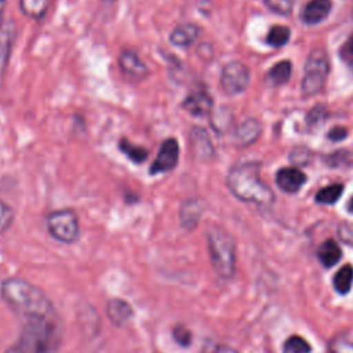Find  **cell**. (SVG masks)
Masks as SVG:
<instances>
[{
  "mask_svg": "<svg viewBox=\"0 0 353 353\" xmlns=\"http://www.w3.org/2000/svg\"><path fill=\"white\" fill-rule=\"evenodd\" d=\"M3 299L18 313L28 317H57L54 306L47 295L32 283L10 277L1 283Z\"/></svg>",
  "mask_w": 353,
  "mask_h": 353,
  "instance_id": "cell-1",
  "label": "cell"
},
{
  "mask_svg": "<svg viewBox=\"0 0 353 353\" xmlns=\"http://www.w3.org/2000/svg\"><path fill=\"white\" fill-rule=\"evenodd\" d=\"M229 190L239 200L270 205L274 201L273 192L259 179V164L241 163L234 165L226 179Z\"/></svg>",
  "mask_w": 353,
  "mask_h": 353,
  "instance_id": "cell-2",
  "label": "cell"
},
{
  "mask_svg": "<svg viewBox=\"0 0 353 353\" xmlns=\"http://www.w3.org/2000/svg\"><path fill=\"white\" fill-rule=\"evenodd\" d=\"M57 345V317H28L15 347L18 353H54Z\"/></svg>",
  "mask_w": 353,
  "mask_h": 353,
  "instance_id": "cell-3",
  "label": "cell"
},
{
  "mask_svg": "<svg viewBox=\"0 0 353 353\" xmlns=\"http://www.w3.org/2000/svg\"><path fill=\"white\" fill-rule=\"evenodd\" d=\"M210 259L214 270L222 279H230L236 270V245L222 229L212 228L207 233Z\"/></svg>",
  "mask_w": 353,
  "mask_h": 353,
  "instance_id": "cell-4",
  "label": "cell"
},
{
  "mask_svg": "<svg viewBox=\"0 0 353 353\" xmlns=\"http://www.w3.org/2000/svg\"><path fill=\"white\" fill-rule=\"evenodd\" d=\"M46 222L48 233L61 243L72 244L80 237L79 218L70 208H62L50 212Z\"/></svg>",
  "mask_w": 353,
  "mask_h": 353,
  "instance_id": "cell-5",
  "label": "cell"
},
{
  "mask_svg": "<svg viewBox=\"0 0 353 353\" xmlns=\"http://www.w3.org/2000/svg\"><path fill=\"white\" fill-rule=\"evenodd\" d=\"M330 63L327 54L323 50H314L309 55L305 65V74L302 80V91L305 95L317 94L327 79Z\"/></svg>",
  "mask_w": 353,
  "mask_h": 353,
  "instance_id": "cell-6",
  "label": "cell"
},
{
  "mask_svg": "<svg viewBox=\"0 0 353 353\" xmlns=\"http://www.w3.org/2000/svg\"><path fill=\"white\" fill-rule=\"evenodd\" d=\"M221 88L228 95H237L243 92L250 81V72L240 61L226 63L221 72Z\"/></svg>",
  "mask_w": 353,
  "mask_h": 353,
  "instance_id": "cell-7",
  "label": "cell"
},
{
  "mask_svg": "<svg viewBox=\"0 0 353 353\" xmlns=\"http://www.w3.org/2000/svg\"><path fill=\"white\" fill-rule=\"evenodd\" d=\"M179 160V145L178 141L172 137L164 139L160 145V149L150 164L149 174L157 175V174H167L172 171Z\"/></svg>",
  "mask_w": 353,
  "mask_h": 353,
  "instance_id": "cell-8",
  "label": "cell"
},
{
  "mask_svg": "<svg viewBox=\"0 0 353 353\" xmlns=\"http://www.w3.org/2000/svg\"><path fill=\"white\" fill-rule=\"evenodd\" d=\"M182 109L194 117H204L212 112L214 101L211 95L204 90L190 92L181 103Z\"/></svg>",
  "mask_w": 353,
  "mask_h": 353,
  "instance_id": "cell-9",
  "label": "cell"
},
{
  "mask_svg": "<svg viewBox=\"0 0 353 353\" xmlns=\"http://www.w3.org/2000/svg\"><path fill=\"white\" fill-rule=\"evenodd\" d=\"M119 66L121 72L134 80H142L148 76L149 69L134 50H124L119 55Z\"/></svg>",
  "mask_w": 353,
  "mask_h": 353,
  "instance_id": "cell-10",
  "label": "cell"
},
{
  "mask_svg": "<svg viewBox=\"0 0 353 353\" xmlns=\"http://www.w3.org/2000/svg\"><path fill=\"white\" fill-rule=\"evenodd\" d=\"M15 37H17V28L14 21L11 19L4 21V23L0 28V79L6 72Z\"/></svg>",
  "mask_w": 353,
  "mask_h": 353,
  "instance_id": "cell-11",
  "label": "cell"
},
{
  "mask_svg": "<svg viewBox=\"0 0 353 353\" xmlns=\"http://www.w3.org/2000/svg\"><path fill=\"white\" fill-rule=\"evenodd\" d=\"M106 314L114 325L123 327L130 323L134 316V310L127 301L121 298H112L106 303Z\"/></svg>",
  "mask_w": 353,
  "mask_h": 353,
  "instance_id": "cell-12",
  "label": "cell"
},
{
  "mask_svg": "<svg viewBox=\"0 0 353 353\" xmlns=\"http://www.w3.org/2000/svg\"><path fill=\"white\" fill-rule=\"evenodd\" d=\"M277 186L287 193H296L306 182V175L298 168H281L276 175Z\"/></svg>",
  "mask_w": 353,
  "mask_h": 353,
  "instance_id": "cell-13",
  "label": "cell"
},
{
  "mask_svg": "<svg viewBox=\"0 0 353 353\" xmlns=\"http://www.w3.org/2000/svg\"><path fill=\"white\" fill-rule=\"evenodd\" d=\"M199 26L192 23V22H183L176 25L172 32L170 33V43L175 47H181V48H186L189 46H192L196 39L199 37Z\"/></svg>",
  "mask_w": 353,
  "mask_h": 353,
  "instance_id": "cell-14",
  "label": "cell"
},
{
  "mask_svg": "<svg viewBox=\"0 0 353 353\" xmlns=\"http://www.w3.org/2000/svg\"><path fill=\"white\" fill-rule=\"evenodd\" d=\"M201 212H203V207L199 200L189 199L183 201L179 210V221L182 228H185L186 230H193L199 223Z\"/></svg>",
  "mask_w": 353,
  "mask_h": 353,
  "instance_id": "cell-15",
  "label": "cell"
},
{
  "mask_svg": "<svg viewBox=\"0 0 353 353\" xmlns=\"http://www.w3.org/2000/svg\"><path fill=\"white\" fill-rule=\"evenodd\" d=\"M331 0H310L302 11V19L310 25L319 23L325 19L328 12L331 11Z\"/></svg>",
  "mask_w": 353,
  "mask_h": 353,
  "instance_id": "cell-16",
  "label": "cell"
},
{
  "mask_svg": "<svg viewBox=\"0 0 353 353\" xmlns=\"http://www.w3.org/2000/svg\"><path fill=\"white\" fill-rule=\"evenodd\" d=\"M190 141H192V150H193L196 157L210 159L214 154L211 141H210V138H208V135L204 130L197 128V127L193 128L192 135H190Z\"/></svg>",
  "mask_w": 353,
  "mask_h": 353,
  "instance_id": "cell-17",
  "label": "cell"
},
{
  "mask_svg": "<svg viewBox=\"0 0 353 353\" xmlns=\"http://www.w3.org/2000/svg\"><path fill=\"white\" fill-rule=\"evenodd\" d=\"M317 256L319 261L325 266V268H331L334 265H336L341 261L342 256V251L339 248V245L334 241V240H325L317 251Z\"/></svg>",
  "mask_w": 353,
  "mask_h": 353,
  "instance_id": "cell-18",
  "label": "cell"
},
{
  "mask_svg": "<svg viewBox=\"0 0 353 353\" xmlns=\"http://www.w3.org/2000/svg\"><path fill=\"white\" fill-rule=\"evenodd\" d=\"M50 7V0H19L22 14L30 19L40 21L44 18Z\"/></svg>",
  "mask_w": 353,
  "mask_h": 353,
  "instance_id": "cell-19",
  "label": "cell"
},
{
  "mask_svg": "<svg viewBox=\"0 0 353 353\" xmlns=\"http://www.w3.org/2000/svg\"><path fill=\"white\" fill-rule=\"evenodd\" d=\"M119 149L123 154H125L135 164L145 163L149 156V152L146 148L138 146V145L132 143L131 141H128L127 138H123L119 141Z\"/></svg>",
  "mask_w": 353,
  "mask_h": 353,
  "instance_id": "cell-20",
  "label": "cell"
},
{
  "mask_svg": "<svg viewBox=\"0 0 353 353\" xmlns=\"http://www.w3.org/2000/svg\"><path fill=\"white\" fill-rule=\"evenodd\" d=\"M261 132V124L255 119H247L239 128H237V139L243 145H248L254 142Z\"/></svg>",
  "mask_w": 353,
  "mask_h": 353,
  "instance_id": "cell-21",
  "label": "cell"
},
{
  "mask_svg": "<svg viewBox=\"0 0 353 353\" xmlns=\"http://www.w3.org/2000/svg\"><path fill=\"white\" fill-rule=\"evenodd\" d=\"M352 283H353V268L350 265H345L342 266L334 276L332 284L334 288L336 290V292L345 295L350 291L352 288Z\"/></svg>",
  "mask_w": 353,
  "mask_h": 353,
  "instance_id": "cell-22",
  "label": "cell"
},
{
  "mask_svg": "<svg viewBox=\"0 0 353 353\" xmlns=\"http://www.w3.org/2000/svg\"><path fill=\"white\" fill-rule=\"evenodd\" d=\"M291 76V62L290 61H281L276 63L268 73L266 80L273 85H281L285 84L290 80Z\"/></svg>",
  "mask_w": 353,
  "mask_h": 353,
  "instance_id": "cell-23",
  "label": "cell"
},
{
  "mask_svg": "<svg viewBox=\"0 0 353 353\" xmlns=\"http://www.w3.org/2000/svg\"><path fill=\"white\" fill-rule=\"evenodd\" d=\"M342 190L343 185L341 183L328 185L316 193V201L320 204H334L341 197Z\"/></svg>",
  "mask_w": 353,
  "mask_h": 353,
  "instance_id": "cell-24",
  "label": "cell"
},
{
  "mask_svg": "<svg viewBox=\"0 0 353 353\" xmlns=\"http://www.w3.org/2000/svg\"><path fill=\"white\" fill-rule=\"evenodd\" d=\"M288 39H290V29L287 26L276 25L269 30L266 36V43L272 47H281L288 41Z\"/></svg>",
  "mask_w": 353,
  "mask_h": 353,
  "instance_id": "cell-25",
  "label": "cell"
},
{
  "mask_svg": "<svg viewBox=\"0 0 353 353\" xmlns=\"http://www.w3.org/2000/svg\"><path fill=\"white\" fill-rule=\"evenodd\" d=\"M310 350H312V347H310L309 342L299 335L290 336L284 342V347H283L284 353H310Z\"/></svg>",
  "mask_w": 353,
  "mask_h": 353,
  "instance_id": "cell-26",
  "label": "cell"
},
{
  "mask_svg": "<svg viewBox=\"0 0 353 353\" xmlns=\"http://www.w3.org/2000/svg\"><path fill=\"white\" fill-rule=\"evenodd\" d=\"M14 221V210L0 200V233L7 230Z\"/></svg>",
  "mask_w": 353,
  "mask_h": 353,
  "instance_id": "cell-27",
  "label": "cell"
},
{
  "mask_svg": "<svg viewBox=\"0 0 353 353\" xmlns=\"http://www.w3.org/2000/svg\"><path fill=\"white\" fill-rule=\"evenodd\" d=\"M328 353H353V341L338 338L330 343Z\"/></svg>",
  "mask_w": 353,
  "mask_h": 353,
  "instance_id": "cell-28",
  "label": "cell"
},
{
  "mask_svg": "<svg viewBox=\"0 0 353 353\" xmlns=\"http://www.w3.org/2000/svg\"><path fill=\"white\" fill-rule=\"evenodd\" d=\"M172 336L175 342L181 346H189L192 342V332L183 327V325H176L172 328Z\"/></svg>",
  "mask_w": 353,
  "mask_h": 353,
  "instance_id": "cell-29",
  "label": "cell"
},
{
  "mask_svg": "<svg viewBox=\"0 0 353 353\" xmlns=\"http://www.w3.org/2000/svg\"><path fill=\"white\" fill-rule=\"evenodd\" d=\"M266 4L280 14H288L292 8V0H266Z\"/></svg>",
  "mask_w": 353,
  "mask_h": 353,
  "instance_id": "cell-30",
  "label": "cell"
},
{
  "mask_svg": "<svg viewBox=\"0 0 353 353\" xmlns=\"http://www.w3.org/2000/svg\"><path fill=\"white\" fill-rule=\"evenodd\" d=\"M347 135V131L343 127H334L330 132H328V138L331 141H342L345 139V137Z\"/></svg>",
  "mask_w": 353,
  "mask_h": 353,
  "instance_id": "cell-31",
  "label": "cell"
},
{
  "mask_svg": "<svg viewBox=\"0 0 353 353\" xmlns=\"http://www.w3.org/2000/svg\"><path fill=\"white\" fill-rule=\"evenodd\" d=\"M345 52H346L350 58H353V34H352V37L347 40L346 46H345Z\"/></svg>",
  "mask_w": 353,
  "mask_h": 353,
  "instance_id": "cell-32",
  "label": "cell"
},
{
  "mask_svg": "<svg viewBox=\"0 0 353 353\" xmlns=\"http://www.w3.org/2000/svg\"><path fill=\"white\" fill-rule=\"evenodd\" d=\"M7 0H0V28L4 23V11H6Z\"/></svg>",
  "mask_w": 353,
  "mask_h": 353,
  "instance_id": "cell-33",
  "label": "cell"
},
{
  "mask_svg": "<svg viewBox=\"0 0 353 353\" xmlns=\"http://www.w3.org/2000/svg\"><path fill=\"white\" fill-rule=\"evenodd\" d=\"M215 353H237V352L232 347H228V346H219Z\"/></svg>",
  "mask_w": 353,
  "mask_h": 353,
  "instance_id": "cell-34",
  "label": "cell"
},
{
  "mask_svg": "<svg viewBox=\"0 0 353 353\" xmlns=\"http://www.w3.org/2000/svg\"><path fill=\"white\" fill-rule=\"evenodd\" d=\"M347 210H349L350 212H353V196L350 197V200H349V203H347Z\"/></svg>",
  "mask_w": 353,
  "mask_h": 353,
  "instance_id": "cell-35",
  "label": "cell"
},
{
  "mask_svg": "<svg viewBox=\"0 0 353 353\" xmlns=\"http://www.w3.org/2000/svg\"><path fill=\"white\" fill-rule=\"evenodd\" d=\"M103 3H114V1H117V0H102Z\"/></svg>",
  "mask_w": 353,
  "mask_h": 353,
  "instance_id": "cell-36",
  "label": "cell"
}]
</instances>
